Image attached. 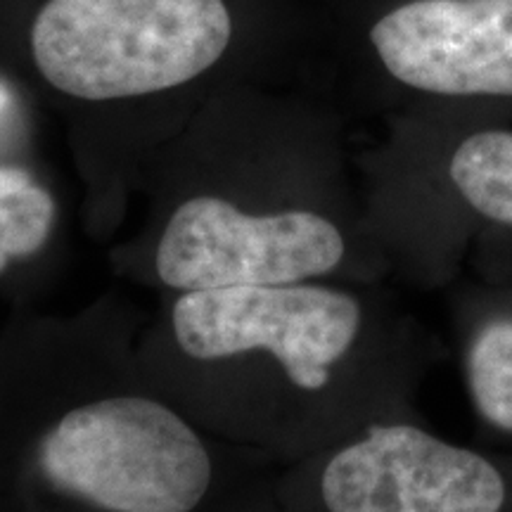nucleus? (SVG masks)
Segmentation results:
<instances>
[{
  "label": "nucleus",
  "mask_w": 512,
  "mask_h": 512,
  "mask_svg": "<svg viewBox=\"0 0 512 512\" xmlns=\"http://www.w3.org/2000/svg\"><path fill=\"white\" fill-rule=\"evenodd\" d=\"M230 36L223 0H48L31 50L57 91L119 100L192 81L221 60Z\"/></svg>",
  "instance_id": "nucleus-1"
},
{
  "label": "nucleus",
  "mask_w": 512,
  "mask_h": 512,
  "mask_svg": "<svg viewBox=\"0 0 512 512\" xmlns=\"http://www.w3.org/2000/svg\"><path fill=\"white\" fill-rule=\"evenodd\" d=\"M174 335L185 354L202 361L264 349L287 382L313 401L349 389L370 401L377 396L347 384L375 370L363 366V358L375 349L377 332L363 299L339 287L292 283L185 292L174 309Z\"/></svg>",
  "instance_id": "nucleus-2"
},
{
  "label": "nucleus",
  "mask_w": 512,
  "mask_h": 512,
  "mask_svg": "<svg viewBox=\"0 0 512 512\" xmlns=\"http://www.w3.org/2000/svg\"><path fill=\"white\" fill-rule=\"evenodd\" d=\"M41 467L64 494L105 512H192L211 486L202 439L143 396L69 411L43 441Z\"/></svg>",
  "instance_id": "nucleus-3"
},
{
  "label": "nucleus",
  "mask_w": 512,
  "mask_h": 512,
  "mask_svg": "<svg viewBox=\"0 0 512 512\" xmlns=\"http://www.w3.org/2000/svg\"><path fill=\"white\" fill-rule=\"evenodd\" d=\"M318 512H512V451L392 420L337 444L313 475Z\"/></svg>",
  "instance_id": "nucleus-4"
},
{
  "label": "nucleus",
  "mask_w": 512,
  "mask_h": 512,
  "mask_svg": "<svg viewBox=\"0 0 512 512\" xmlns=\"http://www.w3.org/2000/svg\"><path fill=\"white\" fill-rule=\"evenodd\" d=\"M349 242L311 209L252 216L219 197L183 202L164 228L157 273L176 290L292 285L344 266Z\"/></svg>",
  "instance_id": "nucleus-5"
},
{
  "label": "nucleus",
  "mask_w": 512,
  "mask_h": 512,
  "mask_svg": "<svg viewBox=\"0 0 512 512\" xmlns=\"http://www.w3.org/2000/svg\"><path fill=\"white\" fill-rule=\"evenodd\" d=\"M370 41L389 74L444 98H512V0H411Z\"/></svg>",
  "instance_id": "nucleus-6"
},
{
  "label": "nucleus",
  "mask_w": 512,
  "mask_h": 512,
  "mask_svg": "<svg viewBox=\"0 0 512 512\" xmlns=\"http://www.w3.org/2000/svg\"><path fill=\"white\" fill-rule=\"evenodd\" d=\"M444 195L420 216L403 247L432 283L453 280L482 235H512V131L475 128L448 147Z\"/></svg>",
  "instance_id": "nucleus-7"
},
{
  "label": "nucleus",
  "mask_w": 512,
  "mask_h": 512,
  "mask_svg": "<svg viewBox=\"0 0 512 512\" xmlns=\"http://www.w3.org/2000/svg\"><path fill=\"white\" fill-rule=\"evenodd\" d=\"M456 337L479 427L512 439V280L467 283L456 302Z\"/></svg>",
  "instance_id": "nucleus-8"
},
{
  "label": "nucleus",
  "mask_w": 512,
  "mask_h": 512,
  "mask_svg": "<svg viewBox=\"0 0 512 512\" xmlns=\"http://www.w3.org/2000/svg\"><path fill=\"white\" fill-rule=\"evenodd\" d=\"M55 221L53 197L19 169H0V273L31 256L48 240Z\"/></svg>",
  "instance_id": "nucleus-9"
},
{
  "label": "nucleus",
  "mask_w": 512,
  "mask_h": 512,
  "mask_svg": "<svg viewBox=\"0 0 512 512\" xmlns=\"http://www.w3.org/2000/svg\"><path fill=\"white\" fill-rule=\"evenodd\" d=\"M8 100H10V93H8V88H5L3 83H0V107H5V105H8Z\"/></svg>",
  "instance_id": "nucleus-10"
}]
</instances>
